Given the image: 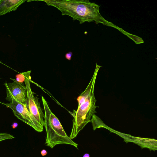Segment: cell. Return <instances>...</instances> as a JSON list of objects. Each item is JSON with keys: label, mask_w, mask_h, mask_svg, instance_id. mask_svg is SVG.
<instances>
[{"label": "cell", "mask_w": 157, "mask_h": 157, "mask_svg": "<svg viewBox=\"0 0 157 157\" xmlns=\"http://www.w3.org/2000/svg\"><path fill=\"white\" fill-rule=\"evenodd\" d=\"M48 6L56 8L61 12L62 16L67 15L78 20L80 24L85 22L94 21L104 25L118 29L119 27L104 19L99 12L100 6L90 2L88 0H43Z\"/></svg>", "instance_id": "obj_1"}, {"label": "cell", "mask_w": 157, "mask_h": 157, "mask_svg": "<svg viewBox=\"0 0 157 157\" xmlns=\"http://www.w3.org/2000/svg\"><path fill=\"white\" fill-rule=\"evenodd\" d=\"M44 111V126L46 132L45 144L53 148L59 144H67L78 148V144L71 139L66 134L59 120L52 112L48 103L42 96Z\"/></svg>", "instance_id": "obj_2"}, {"label": "cell", "mask_w": 157, "mask_h": 157, "mask_svg": "<svg viewBox=\"0 0 157 157\" xmlns=\"http://www.w3.org/2000/svg\"><path fill=\"white\" fill-rule=\"evenodd\" d=\"M94 87L76 110H74L71 113L73 117V126L70 136L71 139L75 137L79 132L89 122H91V118L96 112Z\"/></svg>", "instance_id": "obj_3"}, {"label": "cell", "mask_w": 157, "mask_h": 157, "mask_svg": "<svg viewBox=\"0 0 157 157\" xmlns=\"http://www.w3.org/2000/svg\"><path fill=\"white\" fill-rule=\"evenodd\" d=\"M31 71H27L24 81L27 90V96L25 103L26 107L36 121L42 126H44L45 115L41 107L38 98L35 97L31 90L30 81L31 77L30 74Z\"/></svg>", "instance_id": "obj_4"}, {"label": "cell", "mask_w": 157, "mask_h": 157, "mask_svg": "<svg viewBox=\"0 0 157 157\" xmlns=\"http://www.w3.org/2000/svg\"><path fill=\"white\" fill-rule=\"evenodd\" d=\"M4 105L11 109L14 116L18 119L32 127L37 132H41L43 131V127L30 113L25 104L13 101Z\"/></svg>", "instance_id": "obj_5"}, {"label": "cell", "mask_w": 157, "mask_h": 157, "mask_svg": "<svg viewBox=\"0 0 157 157\" xmlns=\"http://www.w3.org/2000/svg\"><path fill=\"white\" fill-rule=\"evenodd\" d=\"M12 79L13 82L5 83L7 94L6 99L10 102L15 101L25 104L27 94L25 86L23 83Z\"/></svg>", "instance_id": "obj_6"}, {"label": "cell", "mask_w": 157, "mask_h": 157, "mask_svg": "<svg viewBox=\"0 0 157 157\" xmlns=\"http://www.w3.org/2000/svg\"><path fill=\"white\" fill-rule=\"evenodd\" d=\"M25 1V0H0V16L16 10Z\"/></svg>", "instance_id": "obj_7"}, {"label": "cell", "mask_w": 157, "mask_h": 157, "mask_svg": "<svg viewBox=\"0 0 157 157\" xmlns=\"http://www.w3.org/2000/svg\"><path fill=\"white\" fill-rule=\"evenodd\" d=\"M118 30L127 36L128 37L133 40L135 42L136 44H139L144 43L143 40L140 37L128 33L120 28Z\"/></svg>", "instance_id": "obj_8"}, {"label": "cell", "mask_w": 157, "mask_h": 157, "mask_svg": "<svg viewBox=\"0 0 157 157\" xmlns=\"http://www.w3.org/2000/svg\"><path fill=\"white\" fill-rule=\"evenodd\" d=\"M27 73V71L17 75L16 76V80L19 82L23 83V82L25 81V77Z\"/></svg>", "instance_id": "obj_9"}, {"label": "cell", "mask_w": 157, "mask_h": 157, "mask_svg": "<svg viewBox=\"0 0 157 157\" xmlns=\"http://www.w3.org/2000/svg\"><path fill=\"white\" fill-rule=\"evenodd\" d=\"M15 137L12 135L7 133H0V142L6 139H12Z\"/></svg>", "instance_id": "obj_10"}, {"label": "cell", "mask_w": 157, "mask_h": 157, "mask_svg": "<svg viewBox=\"0 0 157 157\" xmlns=\"http://www.w3.org/2000/svg\"><path fill=\"white\" fill-rule=\"evenodd\" d=\"M72 55V53L71 52H70L65 54V58L68 60H70L71 59V56Z\"/></svg>", "instance_id": "obj_11"}, {"label": "cell", "mask_w": 157, "mask_h": 157, "mask_svg": "<svg viewBox=\"0 0 157 157\" xmlns=\"http://www.w3.org/2000/svg\"><path fill=\"white\" fill-rule=\"evenodd\" d=\"M47 154V152L45 149H43L41 151V154L43 156L46 155Z\"/></svg>", "instance_id": "obj_12"}, {"label": "cell", "mask_w": 157, "mask_h": 157, "mask_svg": "<svg viewBox=\"0 0 157 157\" xmlns=\"http://www.w3.org/2000/svg\"><path fill=\"white\" fill-rule=\"evenodd\" d=\"M18 125V124L17 123L14 122L12 124V127L14 129L17 127Z\"/></svg>", "instance_id": "obj_13"}, {"label": "cell", "mask_w": 157, "mask_h": 157, "mask_svg": "<svg viewBox=\"0 0 157 157\" xmlns=\"http://www.w3.org/2000/svg\"><path fill=\"white\" fill-rule=\"evenodd\" d=\"M83 157H90V156L89 154L86 153L83 155Z\"/></svg>", "instance_id": "obj_14"}]
</instances>
